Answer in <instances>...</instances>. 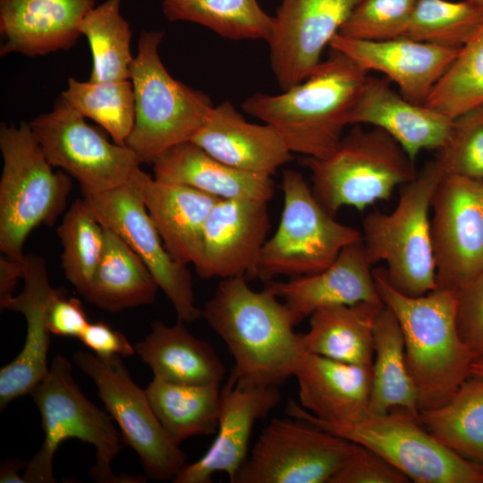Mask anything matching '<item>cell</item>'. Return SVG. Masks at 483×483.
Here are the masks:
<instances>
[{"mask_svg": "<svg viewBox=\"0 0 483 483\" xmlns=\"http://www.w3.org/2000/svg\"><path fill=\"white\" fill-rule=\"evenodd\" d=\"M201 317L226 344L230 378L241 387H278L305 353L286 305L267 286L252 290L245 277L221 279Z\"/></svg>", "mask_w": 483, "mask_h": 483, "instance_id": "cell-1", "label": "cell"}, {"mask_svg": "<svg viewBox=\"0 0 483 483\" xmlns=\"http://www.w3.org/2000/svg\"><path fill=\"white\" fill-rule=\"evenodd\" d=\"M373 275L383 304L401 326L419 411L444 405L470 377L475 360L457 329L456 292L436 288L411 297L392 286L386 268L373 269Z\"/></svg>", "mask_w": 483, "mask_h": 483, "instance_id": "cell-2", "label": "cell"}, {"mask_svg": "<svg viewBox=\"0 0 483 483\" xmlns=\"http://www.w3.org/2000/svg\"><path fill=\"white\" fill-rule=\"evenodd\" d=\"M368 73L331 49L303 81L278 95L256 93L242 108L276 130L292 153L322 158L343 138Z\"/></svg>", "mask_w": 483, "mask_h": 483, "instance_id": "cell-3", "label": "cell"}, {"mask_svg": "<svg viewBox=\"0 0 483 483\" xmlns=\"http://www.w3.org/2000/svg\"><path fill=\"white\" fill-rule=\"evenodd\" d=\"M71 363L55 356L45 377L30 394L41 416L44 440L25 465L26 483L55 482L53 461L59 445L76 438L91 445L96 462L90 477L100 483L145 482L144 478L115 475L112 462L121 450V437L110 415L89 401L72 377Z\"/></svg>", "mask_w": 483, "mask_h": 483, "instance_id": "cell-4", "label": "cell"}, {"mask_svg": "<svg viewBox=\"0 0 483 483\" xmlns=\"http://www.w3.org/2000/svg\"><path fill=\"white\" fill-rule=\"evenodd\" d=\"M444 175L436 158L428 162L402 185L391 213L375 209L362 221V244L370 263L385 262L388 281L407 296H422L436 288L429 210Z\"/></svg>", "mask_w": 483, "mask_h": 483, "instance_id": "cell-5", "label": "cell"}, {"mask_svg": "<svg viewBox=\"0 0 483 483\" xmlns=\"http://www.w3.org/2000/svg\"><path fill=\"white\" fill-rule=\"evenodd\" d=\"M0 150V250L22 262L27 237L40 225L55 224L72 182L68 174L54 170L30 123H2Z\"/></svg>", "mask_w": 483, "mask_h": 483, "instance_id": "cell-6", "label": "cell"}, {"mask_svg": "<svg viewBox=\"0 0 483 483\" xmlns=\"http://www.w3.org/2000/svg\"><path fill=\"white\" fill-rule=\"evenodd\" d=\"M302 162L311 173L314 197L333 216L343 207L363 211L389 199L418 173L400 144L377 127H354L326 157H305Z\"/></svg>", "mask_w": 483, "mask_h": 483, "instance_id": "cell-7", "label": "cell"}, {"mask_svg": "<svg viewBox=\"0 0 483 483\" xmlns=\"http://www.w3.org/2000/svg\"><path fill=\"white\" fill-rule=\"evenodd\" d=\"M163 35L143 31L131 65L135 121L125 145L141 164H152L165 150L191 140L214 106L206 94L167 72L158 54Z\"/></svg>", "mask_w": 483, "mask_h": 483, "instance_id": "cell-8", "label": "cell"}, {"mask_svg": "<svg viewBox=\"0 0 483 483\" xmlns=\"http://www.w3.org/2000/svg\"><path fill=\"white\" fill-rule=\"evenodd\" d=\"M286 412L349 442L367 446L416 483H483V465L440 444L404 409L352 422L322 420L290 400Z\"/></svg>", "mask_w": 483, "mask_h": 483, "instance_id": "cell-9", "label": "cell"}, {"mask_svg": "<svg viewBox=\"0 0 483 483\" xmlns=\"http://www.w3.org/2000/svg\"><path fill=\"white\" fill-rule=\"evenodd\" d=\"M284 208L279 225L263 245L251 276L264 282L318 273L341 250L362 241L357 229L337 222L316 199L302 174L283 172Z\"/></svg>", "mask_w": 483, "mask_h": 483, "instance_id": "cell-10", "label": "cell"}, {"mask_svg": "<svg viewBox=\"0 0 483 483\" xmlns=\"http://www.w3.org/2000/svg\"><path fill=\"white\" fill-rule=\"evenodd\" d=\"M72 361L94 382L99 398L118 424L123 441L138 454L147 477L173 480L185 465L186 455L163 428L146 390L133 381L121 357L102 359L78 351Z\"/></svg>", "mask_w": 483, "mask_h": 483, "instance_id": "cell-11", "label": "cell"}, {"mask_svg": "<svg viewBox=\"0 0 483 483\" xmlns=\"http://www.w3.org/2000/svg\"><path fill=\"white\" fill-rule=\"evenodd\" d=\"M30 126L49 163L75 178L82 194L123 184L141 164L132 149L107 140L62 97Z\"/></svg>", "mask_w": 483, "mask_h": 483, "instance_id": "cell-12", "label": "cell"}, {"mask_svg": "<svg viewBox=\"0 0 483 483\" xmlns=\"http://www.w3.org/2000/svg\"><path fill=\"white\" fill-rule=\"evenodd\" d=\"M142 170L123 184L83 198L103 226L115 232L142 259L158 288L171 301L177 319L191 323L201 317L195 303L191 275L187 265L165 249L143 200Z\"/></svg>", "mask_w": 483, "mask_h": 483, "instance_id": "cell-13", "label": "cell"}, {"mask_svg": "<svg viewBox=\"0 0 483 483\" xmlns=\"http://www.w3.org/2000/svg\"><path fill=\"white\" fill-rule=\"evenodd\" d=\"M431 208L436 288L456 292L483 272V180L445 174Z\"/></svg>", "mask_w": 483, "mask_h": 483, "instance_id": "cell-14", "label": "cell"}, {"mask_svg": "<svg viewBox=\"0 0 483 483\" xmlns=\"http://www.w3.org/2000/svg\"><path fill=\"white\" fill-rule=\"evenodd\" d=\"M295 419L270 421L234 483H329L352 442Z\"/></svg>", "mask_w": 483, "mask_h": 483, "instance_id": "cell-15", "label": "cell"}, {"mask_svg": "<svg viewBox=\"0 0 483 483\" xmlns=\"http://www.w3.org/2000/svg\"><path fill=\"white\" fill-rule=\"evenodd\" d=\"M361 0H282L267 41L270 64L284 91L303 81L320 64L343 24Z\"/></svg>", "mask_w": 483, "mask_h": 483, "instance_id": "cell-16", "label": "cell"}, {"mask_svg": "<svg viewBox=\"0 0 483 483\" xmlns=\"http://www.w3.org/2000/svg\"><path fill=\"white\" fill-rule=\"evenodd\" d=\"M267 202L218 199L204 225L202 250L194 267L202 278L251 280L270 228Z\"/></svg>", "mask_w": 483, "mask_h": 483, "instance_id": "cell-17", "label": "cell"}, {"mask_svg": "<svg viewBox=\"0 0 483 483\" xmlns=\"http://www.w3.org/2000/svg\"><path fill=\"white\" fill-rule=\"evenodd\" d=\"M280 401L278 387H241L230 377L221 388L217 435L199 459L185 464L174 483H211L212 476L224 472L235 482L248 458L252 428L258 419Z\"/></svg>", "mask_w": 483, "mask_h": 483, "instance_id": "cell-18", "label": "cell"}, {"mask_svg": "<svg viewBox=\"0 0 483 483\" xmlns=\"http://www.w3.org/2000/svg\"><path fill=\"white\" fill-rule=\"evenodd\" d=\"M23 289L1 310L22 314L26 335L18 355L0 369V410L14 399L29 394L47 374L50 335L47 309L58 288L52 287L46 261L29 254L23 259Z\"/></svg>", "mask_w": 483, "mask_h": 483, "instance_id": "cell-19", "label": "cell"}, {"mask_svg": "<svg viewBox=\"0 0 483 483\" xmlns=\"http://www.w3.org/2000/svg\"><path fill=\"white\" fill-rule=\"evenodd\" d=\"M329 47L360 67L385 74L406 99L424 105L460 48L442 47L408 37L368 41L337 33Z\"/></svg>", "mask_w": 483, "mask_h": 483, "instance_id": "cell-20", "label": "cell"}, {"mask_svg": "<svg viewBox=\"0 0 483 483\" xmlns=\"http://www.w3.org/2000/svg\"><path fill=\"white\" fill-rule=\"evenodd\" d=\"M372 264L360 242L343 248L326 269L281 282H265L301 323L320 308L382 302L376 287Z\"/></svg>", "mask_w": 483, "mask_h": 483, "instance_id": "cell-21", "label": "cell"}, {"mask_svg": "<svg viewBox=\"0 0 483 483\" xmlns=\"http://www.w3.org/2000/svg\"><path fill=\"white\" fill-rule=\"evenodd\" d=\"M453 120L394 90L387 80L368 76L350 124H370L394 138L411 159L422 150H439L449 139Z\"/></svg>", "mask_w": 483, "mask_h": 483, "instance_id": "cell-22", "label": "cell"}, {"mask_svg": "<svg viewBox=\"0 0 483 483\" xmlns=\"http://www.w3.org/2000/svg\"><path fill=\"white\" fill-rule=\"evenodd\" d=\"M96 0H0V55L28 56L68 50Z\"/></svg>", "mask_w": 483, "mask_h": 483, "instance_id": "cell-23", "label": "cell"}, {"mask_svg": "<svg viewBox=\"0 0 483 483\" xmlns=\"http://www.w3.org/2000/svg\"><path fill=\"white\" fill-rule=\"evenodd\" d=\"M236 169L272 176L292 152L272 126L247 122L229 101L213 106L191 140Z\"/></svg>", "mask_w": 483, "mask_h": 483, "instance_id": "cell-24", "label": "cell"}, {"mask_svg": "<svg viewBox=\"0 0 483 483\" xmlns=\"http://www.w3.org/2000/svg\"><path fill=\"white\" fill-rule=\"evenodd\" d=\"M372 367L305 352L294 371L300 405L316 418L352 422L369 415Z\"/></svg>", "mask_w": 483, "mask_h": 483, "instance_id": "cell-25", "label": "cell"}, {"mask_svg": "<svg viewBox=\"0 0 483 483\" xmlns=\"http://www.w3.org/2000/svg\"><path fill=\"white\" fill-rule=\"evenodd\" d=\"M145 207L165 249L182 264L199 263L207 217L218 198L142 172Z\"/></svg>", "mask_w": 483, "mask_h": 483, "instance_id": "cell-26", "label": "cell"}, {"mask_svg": "<svg viewBox=\"0 0 483 483\" xmlns=\"http://www.w3.org/2000/svg\"><path fill=\"white\" fill-rule=\"evenodd\" d=\"M152 165L156 179L187 185L220 199L268 202L275 192L272 176L232 167L191 140L165 150Z\"/></svg>", "mask_w": 483, "mask_h": 483, "instance_id": "cell-27", "label": "cell"}, {"mask_svg": "<svg viewBox=\"0 0 483 483\" xmlns=\"http://www.w3.org/2000/svg\"><path fill=\"white\" fill-rule=\"evenodd\" d=\"M178 320L174 326L161 321L151 324L150 332L134 344L135 353L151 369L154 377L183 385H218L225 366L213 347L195 337Z\"/></svg>", "mask_w": 483, "mask_h": 483, "instance_id": "cell-28", "label": "cell"}, {"mask_svg": "<svg viewBox=\"0 0 483 483\" xmlns=\"http://www.w3.org/2000/svg\"><path fill=\"white\" fill-rule=\"evenodd\" d=\"M383 302L335 305L309 316V328L301 334L305 352L335 360L372 367L374 324Z\"/></svg>", "mask_w": 483, "mask_h": 483, "instance_id": "cell-29", "label": "cell"}, {"mask_svg": "<svg viewBox=\"0 0 483 483\" xmlns=\"http://www.w3.org/2000/svg\"><path fill=\"white\" fill-rule=\"evenodd\" d=\"M158 285L142 259L104 226L101 258L83 295L90 304L116 313L155 301Z\"/></svg>", "mask_w": 483, "mask_h": 483, "instance_id": "cell-30", "label": "cell"}, {"mask_svg": "<svg viewBox=\"0 0 483 483\" xmlns=\"http://www.w3.org/2000/svg\"><path fill=\"white\" fill-rule=\"evenodd\" d=\"M394 408L404 409L419 419L405 361L403 334L395 315L384 306L374 324L369 414H385Z\"/></svg>", "mask_w": 483, "mask_h": 483, "instance_id": "cell-31", "label": "cell"}, {"mask_svg": "<svg viewBox=\"0 0 483 483\" xmlns=\"http://www.w3.org/2000/svg\"><path fill=\"white\" fill-rule=\"evenodd\" d=\"M145 390L163 428L178 445L216 431L220 386L176 384L153 377Z\"/></svg>", "mask_w": 483, "mask_h": 483, "instance_id": "cell-32", "label": "cell"}, {"mask_svg": "<svg viewBox=\"0 0 483 483\" xmlns=\"http://www.w3.org/2000/svg\"><path fill=\"white\" fill-rule=\"evenodd\" d=\"M419 419L444 446L483 465V377L470 375L450 401L419 411Z\"/></svg>", "mask_w": 483, "mask_h": 483, "instance_id": "cell-33", "label": "cell"}, {"mask_svg": "<svg viewBox=\"0 0 483 483\" xmlns=\"http://www.w3.org/2000/svg\"><path fill=\"white\" fill-rule=\"evenodd\" d=\"M170 21H189L233 40L268 41L273 17L257 0H162Z\"/></svg>", "mask_w": 483, "mask_h": 483, "instance_id": "cell-34", "label": "cell"}, {"mask_svg": "<svg viewBox=\"0 0 483 483\" xmlns=\"http://www.w3.org/2000/svg\"><path fill=\"white\" fill-rule=\"evenodd\" d=\"M122 0H105L84 17L80 30L89 44L92 70L89 80L109 82L131 80V30L121 13Z\"/></svg>", "mask_w": 483, "mask_h": 483, "instance_id": "cell-35", "label": "cell"}, {"mask_svg": "<svg viewBox=\"0 0 483 483\" xmlns=\"http://www.w3.org/2000/svg\"><path fill=\"white\" fill-rule=\"evenodd\" d=\"M61 97L81 115L104 128L114 143L125 145L135 121L131 80L92 82L69 78Z\"/></svg>", "mask_w": 483, "mask_h": 483, "instance_id": "cell-36", "label": "cell"}, {"mask_svg": "<svg viewBox=\"0 0 483 483\" xmlns=\"http://www.w3.org/2000/svg\"><path fill=\"white\" fill-rule=\"evenodd\" d=\"M56 233L63 247L62 269L83 296L102 256L104 226L83 198L70 206Z\"/></svg>", "mask_w": 483, "mask_h": 483, "instance_id": "cell-37", "label": "cell"}, {"mask_svg": "<svg viewBox=\"0 0 483 483\" xmlns=\"http://www.w3.org/2000/svg\"><path fill=\"white\" fill-rule=\"evenodd\" d=\"M483 104V22L460 48L424 105L452 119Z\"/></svg>", "mask_w": 483, "mask_h": 483, "instance_id": "cell-38", "label": "cell"}, {"mask_svg": "<svg viewBox=\"0 0 483 483\" xmlns=\"http://www.w3.org/2000/svg\"><path fill=\"white\" fill-rule=\"evenodd\" d=\"M483 22V6L474 0H418L406 37L460 48Z\"/></svg>", "mask_w": 483, "mask_h": 483, "instance_id": "cell-39", "label": "cell"}, {"mask_svg": "<svg viewBox=\"0 0 483 483\" xmlns=\"http://www.w3.org/2000/svg\"><path fill=\"white\" fill-rule=\"evenodd\" d=\"M418 0H361L339 34L351 38L381 41L406 37Z\"/></svg>", "mask_w": 483, "mask_h": 483, "instance_id": "cell-40", "label": "cell"}, {"mask_svg": "<svg viewBox=\"0 0 483 483\" xmlns=\"http://www.w3.org/2000/svg\"><path fill=\"white\" fill-rule=\"evenodd\" d=\"M436 158L445 174L483 180V104L453 120L449 139Z\"/></svg>", "mask_w": 483, "mask_h": 483, "instance_id": "cell-41", "label": "cell"}, {"mask_svg": "<svg viewBox=\"0 0 483 483\" xmlns=\"http://www.w3.org/2000/svg\"><path fill=\"white\" fill-rule=\"evenodd\" d=\"M410 479L374 450L352 443L329 483H406Z\"/></svg>", "mask_w": 483, "mask_h": 483, "instance_id": "cell-42", "label": "cell"}, {"mask_svg": "<svg viewBox=\"0 0 483 483\" xmlns=\"http://www.w3.org/2000/svg\"><path fill=\"white\" fill-rule=\"evenodd\" d=\"M456 326L475 360H483V272L456 291Z\"/></svg>", "mask_w": 483, "mask_h": 483, "instance_id": "cell-43", "label": "cell"}, {"mask_svg": "<svg viewBox=\"0 0 483 483\" xmlns=\"http://www.w3.org/2000/svg\"><path fill=\"white\" fill-rule=\"evenodd\" d=\"M89 324L81 301L68 297L63 288H58L47 309V326L52 335L79 338Z\"/></svg>", "mask_w": 483, "mask_h": 483, "instance_id": "cell-44", "label": "cell"}, {"mask_svg": "<svg viewBox=\"0 0 483 483\" xmlns=\"http://www.w3.org/2000/svg\"><path fill=\"white\" fill-rule=\"evenodd\" d=\"M78 339L102 359L126 357L135 353L134 345L126 336L104 321L89 322Z\"/></svg>", "mask_w": 483, "mask_h": 483, "instance_id": "cell-45", "label": "cell"}, {"mask_svg": "<svg viewBox=\"0 0 483 483\" xmlns=\"http://www.w3.org/2000/svg\"><path fill=\"white\" fill-rule=\"evenodd\" d=\"M22 277L23 261H16L2 254L0 257V309L14 296L16 284Z\"/></svg>", "mask_w": 483, "mask_h": 483, "instance_id": "cell-46", "label": "cell"}, {"mask_svg": "<svg viewBox=\"0 0 483 483\" xmlns=\"http://www.w3.org/2000/svg\"><path fill=\"white\" fill-rule=\"evenodd\" d=\"M23 466V463L19 460L11 459L4 461L0 469V482L26 483L24 477L19 473Z\"/></svg>", "mask_w": 483, "mask_h": 483, "instance_id": "cell-47", "label": "cell"}, {"mask_svg": "<svg viewBox=\"0 0 483 483\" xmlns=\"http://www.w3.org/2000/svg\"><path fill=\"white\" fill-rule=\"evenodd\" d=\"M470 375L483 377V360H475L470 367Z\"/></svg>", "mask_w": 483, "mask_h": 483, "instance_id": "cell-48", "label": "cell"}, {"mask_svg": "<svg viewBox=\"0 0 483 483\" xmlns=\"http://www.w3.org/2000/svg\"><path fill=\"white\" fill-rule=\"evenodd\" d=\"M474 1L483 6V0H474Z\"/></svg>", "mask_w": 483, "mask_h": 483, "instance_id": "cell-49", "label": "cell"}]
</instances>
